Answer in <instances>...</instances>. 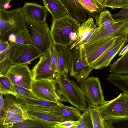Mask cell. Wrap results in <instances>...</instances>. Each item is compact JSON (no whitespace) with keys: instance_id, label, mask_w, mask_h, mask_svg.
<instances>
[{"instance_id":"6da1fadb","label":"cell","mask_w":128,"mask_h":128,"mask_svg":"<svg viewBox=\"0 0 128 128\" xmlns=\"http://www.w3.org/2000/svg\"><path fill=\"white\" fill-rule=\"evenodd\" d=\"M80 24L69 13L53 19L50 30L54 44L67 46L71 45L78 39Z\"/></svg>"},{"instance_id":"7a4b0ae2","label":"cell","mask_w":128,"mask_h":128,"mask_svg":"<svg viewBox=\"0 0 128 128\" xmlns=\"http://www.w3.org/2000/svg\"><path fill=\"white\" fill-rule=\"evenodd\" d=\"M68 74L62 73L56 76L57 91L66 102L84 111L88 109L85 96L80 87L70 79Z\"/></svg>"},{"instance_id":"3957f363","label":"cell","mask_w":128,"mask_h":128,"mask_svg":"<svg viewBox=\"0 0 128 128\" xmlns=\"http://www.w3.org/2000/svg\"><path fill=\"white\" fill-rule=\"evenodd\" d=\"M24 29L35 48L43 54L48 52L54 44L50 30L46 21L40 22L25 17Z\"/></svg>"},{"instance_id":"277c9868","label":"cell","mask_w":128,"mask_h":128,"mask_svg":"<svg viewBox=\"0 0 128 128\" xmlns=\"http://www.w3.org/2000/svg\"><path fill=\"white\" fill-rule=\"evenodd\" d=\"M25 20L20 7L10 10L0 9V41H8L10 34L24 29Z\"/></svg>"},{"instance_id":"5b68a950","label":"cell","mask_w":128,"mask_h":128,"mask_svg":"<svg viewBox=\"0 0 128 128\" xmlns=\"http://www.w3.org/2000/svg\"><path fill=\"white\" fill-rule=\"evenodd\" d=\"M70 50L72 66L70 75L80 83L88 78L93 69L87 61L83 45H77Z\"/></svg>"},{"instance_id":"8992f818","label":"cell","mask_w":128,"mask_h":128,"mask_svg":"<svg viewBox=\"0 0 128 128\" xmlns=\"http://www.w3.org/2000/svg\"><path fill=\"white\" fill-rule=\"evenodd\" d=\"M99 107L104 120L114 122L128 120L126 114L125 101L123 93H120L117 97L111 100H105Z\"/></svg>"},{"instance_id":"52a82bcc","label":"cell","mask_w":128,"mask_h":128,"mask_svg":"<svg viewBox=\"0 0 128 128\" xmlns=\"http://www.w3.org/2000/svg\"><path fill=\"white\" fill-rule=\"evenodd\" d=\"M80 85L88 104V108L99 106L105 100L98 77L88 78L80 83Z\"/></svg>"},{"instance_id":"ba28073f","label":"cell","mask_w":128,"mask_h":128,"mask_svg":"<svg viewBox=\"0 0 128 128\" xmlns=\"http://www.w3.org/2000/svg\"><path fill=\"white\" fill-rule=\"evenodd\" d=\"M32 91L40 99L53 102H66L58 93L54 79L33 81Z\"/></svg>"},{"instance_id":"9c48e42d","label":"cell","mask_w":128,"mask_h":128,"mask_svg":"<svg viewBox=\"0 0 128 128\" xmlns=\"http://www.w3.org/2000/svg\"><path fill=\"white\" fill-rule=\"evenodd\" d=\"M28 118L47 123L53 126L65 120L54 113L51 107L18 104Z\"/></svg>"},{"instance_id":"30bf717a","label":"cell","mask_w":128,"mask_h":128,"mask_svg":"<svg viewBox=\"0 0 128 128\" xmlns=\"http://www.w3.org/2000/svg\"><path fill=\"white\" fill-rule=\"evenodd\" d=\"M4 76L13 84L32 90L33 82L32 72L26 64H11Z\"/></svg>"},{"instance_id":"8fae6325","label":"cell","mask_w":128,"mask_h":128,"mask_svg":"<svg viewBox=\"0 0 128 128\" xmlns=\"http://www.w3.org/2000/svg\"><path fill=\"white\" fill-rule=\"evenodd\" d=\"M42 54L34 46L17 44L8 60L11 64H27Z\"/></svg>"},{"instance_id":"7c38bea8","label":"cell","mask_w":128,"mask_h":128,"mask_svg":"<svg viewBox=\"0 0 128 128\" xmlns=\"http://www.w3.org/2000/svg\"><path fill=\"white\" fill-rule=\"evenodd\" d=\"M128 32V21L117 22L106 28L98 27L86 43L108 38L123 39L127 36Z\"/></svg>"},{"instance_id":"4fadbf2b","label":"cell","mask_w":128,"mask_h":128,"mask_svg":"<svg viewBox=\"0 0 128 128\" xmlns=\"http://www.w3.org/2000/svg\"><path fill=\"white\" fill-rule=\"evenodd\" d=\"M122 39L119 38H106L84 44L83 46L89 64L91 66L112 44Z\"/></svg>"},{"instance_id":"5bb4252c","label":"cell","mask_w":128,"mask_h":128,"mask_svg":"<svg viewBox=\"0 0 128 128\" xmlns=\"http://www.w3.org/2000/svg\"><path fill=\"white\" fill-rule=\"evenodd\" d=\"M31 71L33 81L56 78V74L53 69L49 51L40 57Z\"/></svg>"},{"instance_id":"9a60e30c","label":"cell","mask_w":128,"mask_h":128,"mask_svg":"<svg viewBox=\"0 0 128 128\" xmlns=\"http://www.w3.org/2000/svg\"><path fill=\"white\" fill-rule=\"evenodd\" d=\"M128 42L127 36L112 44L92 65L93 69H101L108 66L112 60Z\"/></svg>"},{"instance_id":"2e32d148","label":"cell","mask_w":128,"mask_h":128,"mask_svg":"<svg viewBox=\"0 0 128 128\" xmlns=\"http://www.w3.org/2000/svg\"><path fill=\"white\" fill-rule=\"evenodd\" d=\"M54 44L58 60V72L56 75L62 73L68 74L70 71L72 66L70 50L67 46Z\"/></svg>"},{"instance_id":"e0dca14e","label":"cell","mask_w":128,"mask_h":128,"mask_svg":"<svg viewBox=\"0 0 128 128\" xmlns=\"http://www.w3.org/2000/svg\"><path fill=\"white\" fill-rule=\"evenodd\" d=\"M97 28L92 17L84 21L78 27V39L71 45L70 49H72L77 45L82 46L86 43Z\"/></svg>"},{"instance_id":"ac0fdd59","label":"cell","mask_w":128,"mask_h":128,"mask_svg":"<svg viewBox=\"0 0 128 128\" xmlns=\"http://www.w3.org/2000/svg\"><path fill=\"white\" fill-rule=\"evenodd\" d=\"M22 8L25 17L38 22L46 21L49 12L44 6L36 3L26 2Z\"/></svg>"},{"instance_id":"d6986e66","label":"cell","mask_w":128,"mask_h":128,"mask_svg":"<svg viewBox=\"0 0 128 128\" xmlns=\"http://www.w3.org/2000/svg\"><path fill=\"white\" fill-rule=\"evenodd\" d=\"M66 9L68 13L80 22L84 20L86 12L83 6L76 0H60Z\"/></svg>"},{"instance_id":"ffe728a7","label":"cell","mask_w":128,"mask_h":128,"mask_svg":"<svg viewBox=\"0 0 128 128\" xmlns=\"http://www.w3.org/2000/svg\"><path fill=\"white\" fill-rule=\"evenodd\" d=\"M52 110L54 113L65 120L77 121L81 115L80 111L78 108L64 105L52 108Z\"/></svg>"},{"instance_id":"44dd1931","label":"cell","mask_w":128,"mask_h":128,"mask_svg":"<svg viewBox=\"0 0 128 128\" xmlns=\"http://www.w3.org/2000/svg\"><path fill=\"white\" fill-rule=\"evenodd\" d=\"M15 96L18 102V104L39 106H42L54 108L64 104L59 102H53L48 101L40 99H33L27 98L18 94Z\"/></svg>"},{"instance_id":"7402d4cb","label":"cell","mask_w":128,"mask_h":128,"mask_svg":"<svg viewBox=\"0 0 128 128\" xmlns=\"http://www.w3.org/2000/svg\"><path fill=\"white\" fill-rule=\"evenodd\" d=\"M44 6L51 14L53 19L60 18L68 12L60 0H42Z\"/></svg>"},{"instance_id":"603a6c76","label":"cell","mask_w":128,"mask_h":128,"mask_svg":"<svg viewBox=\"0 0 128 128\" xmlns=\"http://www.w3.org/2000/svg\"><path fill=\"white\" fill-rule=\"evenodd\" d=\"M85 9L90 17L95 18L98 14L105 10L100 0H76Z\"/></svg>"},{"instance_id":"cb8c5ba5","label":"cell","mask_w":128,"mask_h":128,"mask_svg":"<svg viewBox=\"0 0 128 128\" xmlns=\"http://www.w3.org/2000/svg\"><path fill=\"white\" fill-rule=\"evenodd\" d=\"M110 70L111 74H128V50L111 65Z\"/></svg>"},{"instance_id":"d4e9b609","label":"cell","mask_w":128,"mask_h":128,"mask_svg":"<svg viewBox=\"0 0 128 128\" xmlns=\"http://www.w3.org/2000/svg\"><path fill=\"white\" fill-rule=\"evenodd\" d=\"M107 80L128 94V75L110 73Z\"/></svg>"},{"instance_id":"484cf974","label":"cell","mask_w":128,"mask_h":128,"mask_svg":"<svg viewBox=\"0 0 128 128\" xmlns=\"http://www.w3.org/2000/svg\"><path fill=\"white\" fill-rule=\"evenodd\" d=\"M10 128H53V126L46 123L28 118L10 125Z\"/></svg>"},{"instance_id":"4316f807","label":"cell","mask_w":128,"mask_h":128,"mask_svg":"<svg viewBox=\"0 0 128 128\" xmlns=\"http://www.w3.org/2000/svg\"><path fill=\"white\" fill-rule=\"evenodd\" d=\"M95 18L96 24L101 28L109 27L117 22L108 10L99 13Z\"/></svg>"},{"instance_id":"83f0119b","label":"cell","mask_w":128,"mask_h":128,"mask_svg":"<svg viewBox=\"0 0 128 128\" xmlns=\"http://www.w3.org/2000/svg\"><path fill=\"white\" fill-rule=\"evenodd\" d=\"M89 110L94 128H104V120L101 114L99 106L89 107Z\"/></svg>"},{"instance_id":"f1b7e54d","label":"cell","mask_w":128,"mask_h":128,"mask_svg":"<svg viewBox=\"0 0 128 128\" xmlns=\"http://www.w3.org/2000/svg\"><path fill=\"white\" fill-rule=\"evenodd\" d=\"M0 91L3 94H11L15 95L16 93L13 84L10 80L4 76H0Z\"/></svg>"},{"instance_id":"f546056e","label":"cell","mask_w":128,"mask_h":128,"mask_svg":"<svg viewBox=\"0 0 128 128\" xmlns=\"http://www.w3.org/2000/svg\"><path fill=\"white\" fill-rule=\"evenodd\" d=\"M14 34L16 44H20L35 47L30 37L25 29L18 30Z\"/></svg>"},{"instance_id":"4dcf8cb0","label":"cell","mask_w":128,"mask_h":128,"mask_svg":"<svg viewBox=\"0 0 128 128\" xmlns=\"http://www.w3.org/2000/svg\"><path fill=\"white\" fill-rule=\"evenodd\" d=\"M100 1L105 9L106 7L114 9L128 7V0H100Z\"/></svg>"},{"instance_id":"1f68e13d","label":"cell","mask_w":128,"mask_h":128,"mask_svg":"<svg viewBox=\"0 0 128 128\" xmlns=\"http://www.w3.org/2000/svg\"><path fill=\"white\" fill-rule=\"evenodd\" d=\"M77 120L76 128H93L92 122L88 108L85 110Z\"/></svg>"},{"instance_id":"d6a6232c","label":"cell","mask_w":128,"mask_h":128,"mask_svg":"<svg viewBox=\"0 0 128 128\" xmlns=\"http://www.w3.org/2000/svg\"><path fill=\"white\" fill-rule=\"evenodd\" d=\"M5 95V98L4 99V114L3 123L4 118L8 111L12 107L18 104L17 99L15 95L11 94H8Z\"/></svg>"},{"instance_id":"836d02e7","label":"cell","mask_w":128,"mask_h":128,"mask_svg":"<svg viewBox=\"0 0 128 128\" xmlns=\"http://www.w3.org/2000/svg\"><path fill=\"white\" fill-rule=\"evenodd\" d=\"M27 118L26 114L22 110V112L15 115L5 121L1 128H8L11 125Z\"/></svg>"},{"instance_id":"e575fe53","label":"cell","mask_w":128,"mask_h":128,"mask_svg":"<svg viewBox=\"0 0 128 128\" xmlns=\"http://www.w3.org/2000/svg\"><path fill=\"white\" fill-rule=\"evenodd\" d=\"M13 86L16 94L30 98L39 99L32 90L16 84H13Z\"/></svg>"},{"instance_id":"d590c367","label":"cell","mask_w":128,"mask_h":128,"mask_svg":"<svg viewBox=\"0 0 128 128\" xmlns=\"http://www.w3.org/2000/svg\"><path fill=\"white\" fill-rule=\"evenodd\" d=\"M112 16L117 22L128 21V7L122 8L119 12Z\"/></svg>"},{"instance_id":"8d00e7d4","label":"cell","mask_w":128,"mask_h":128,"mask_svg":"<svg viewBox=\"0 0 128 128\" xmlns=\"http://www.w3.org/2000/svg\"><path fill=\"white\" fill-rule=\"evenodd\" d=\"M15 43L9 42L7 48L2 52H0V62L8 59L13 52L16 45Z\"/></svg>"},{"instance_id":"74e56055","label":"cell","mask_w":128,"mask_h":128,"mask_svg":"<svg viewBox=\"0 0 128 128\" xmlns=\"http://www.w3.org/2000/svg\"><path fill=\"white\" fill-rule=\"evenodd\" d=\"M52 65L54 72L57 74L58 72V60L57 55L54 44L51 46L50 50Z\"/></svg>"},{"instance_id":"f35d334b","label":"cell","mask_w":128,"mask_h":128,"mask_svg":"<svg viewBox=\"0 0 128 128\" xmlns=\"http://www.w3.org/2000/svg\"><path fill=\"white\" fill-rule=\"evenodd\" d=\"M78 121L66 120L55 124L54 128H76Z\"/></svg>"},{"instance_id":"ab89813d","label":"cell","mask_w":128,"mask_h":128,"mask_svg":"<svg viewBox=\"0 0 128 128\" xmlns=\"http://www.w3.org/2000/svg\"><path fill=\"white\" fill-rule=\"evenodd\" d=\"M22 111L21 108L18 104L13 106L8 111L6 114L4 119L3 124L5 121L12 116Z\"/></svg>"},{"instance_id":"60d3db41","label":"cell","mask_w":128,"mask_h":128,"mask_svg":"<svg viewBox=\"0 0 128 128\" xmlns=\"http://www.w3.org/2000/svg\"><path fill=\"white\" fill-rule=\"evenodd\" d=\"M11 64L8 59L5 60L0 62V76L4 75Z\"/></svg>"},{"instance_id":"b9f144b4","label":"cell","mask_w":128,"mask_h":128,"mask_svg":"<svg viewBox=\"0 0 128 128\" xmlns=\"http://www.w3.org/2000/svg\"><path fill=\"white\" fill-rule=\"evenodd\" d=\"M11 0H0V9L6 10L10 8L9 5Z\"/></svg>"},{"instance_id":"7bdbcfd3","label":"cell","mask_w":128,"mask_h":128,"mask_svg":"<svg viewBox=\"0 0 128 128\" xmlns=\"http://www.w3.org/2000/svg\"><path fill=\"white\" fill-rule=\"evenodd\" d=\"M122 93L125 100L126 114L128 119V94L124 92Z\"/></svg>"},{"instance_id":"ee69618b","label":"cell","mask_w":128,"mask_h":128,"mask_svg":"<svg viewBox=\"0 0 128 128\" xmlns=\"http://www.w3.org/2000/svg\"><path fill=\"white\" fill-rule=\"evenodd\" d=\"M8 41L9 42L16 43V38L14 34H11L8 36Z\"/></svg>"},{"instance_id":"f6af8a7d","label":"cell","mask_w":128,"mask_h":128,"mask_svg":"<svg viewBox=\"0 0 128 128\" xmlns=\"http://www.w3.org/2000/svg\"><path fill=\"white\" fill-rule=\"evenodd\" d=\"M128 50V44L125 46L120 51L119 56H122Z\"/></svg>"},{"instance_id":"bcb514c9","label":"cell","mask_w":128,"mask_h":128,"mask_svg":"<svg viewBox=\"0 0 128 128\" xmlns=\"http://www.w3.org/2000/svg\"><path fill=\"white\" fill-rule=\"evenodd\" d=\"M127 37L128 39V32L127 34Z\"/></svg>"}]
</instances>
